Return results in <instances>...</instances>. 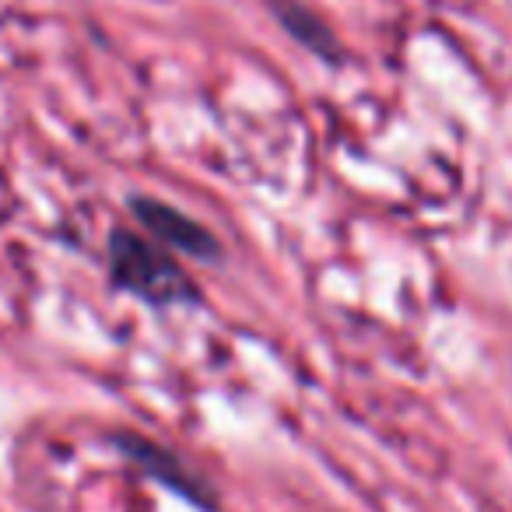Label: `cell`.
<instances>
[{
    "label": "cell",
    "mask_w": 512,
    "mask_h": 512,
    "mask_svg": "<svg viewBox=\"0 0 512 512\" xmlns=\"http://www.w3.org/2000/svg\"><path fill=\"white\" fill-rule=\"evenodd\" d=\"M109 271L123 292L141 295L155 306H176V302L197 299V285L186 278L183 267L172 260L169 249L151 246L134 232H113L109 239Z\"/></svg>",
    "instance_id": "obj_1"
},
{
    "label": "cell",
    "mask_w": 512,
    "mask_h": 512,
    "mask_svg": "<svg viewBox=\"0 0 512 512\" xmlns=\"http://www.w3.org/2000/svg\"><path fill=\"white\" fill-rule=\"evenodd\" d=\"M134 214L158 242H165V249H176V253H190L197 260H214L218 256V242L207 232L200 221L186 218L183 211L162 204V200H134Z\"/></svg>",
    "instance_id": "obj_2"
},
{
    "label": "cell",
    "mask_w": 512,
    "mask_h": 512,
    "mask_svg": "<svg viewBox=\"0 0 512 512\" xmlns=\"http://www.w3.org/2000/svg\"><path fill=\"white\" fill-rule=\"evenodd\" d=\"M281 15H285V29L292 32L295 39H302V43L309 46V50H330V36L320 29V22H316L313 15H306L302 8H281Z\"/></svg>",
    "instance_id": "obj_4"
},
{
    "label": "cell",
    "mask_w": 512,
    "mask_h": 512,
    "mask_svg": "<svg viewBox=\"0 0 512 512\" xmlns=\"http://www.w3.org/2000/svg\"><path fill=\"white\" fill-rule=\"evenodd\" d=\"M123 446H127V453L134 456V460H141L144 467H148L151 474L158 477V481H165L169 488L183 491V495L197 498V502H207L204 491H200L204 484H200L193 474H186L183 463H179L172 453H165V449L151 446V442H144V439H123Z\"/></svg>",
    "instance_id": "obj_3"
}]
</instances>
